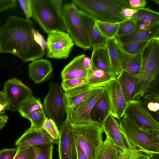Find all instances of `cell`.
Listing matches in <instances>:
<instances>
[{
  "label": "cell",
  "instance_id": "25",
  "mask_svg": "<svg viewBox=\"0 0 159 159\" xmlns=\"http://www.w3.org/2000/svg\"><path fill=\"white\" fill-rule=\"evenodd\" d=\"M116 79L127 103L131 100L134 92L137 82V76L122 70Z\"/></svg>",
  "mask_w": 159,
  "mask_h": 159
},
{
  "label": "cell",
  "instance_id": "8",
  "mask_svg": "<svg viewBox=\"0 0 159 159\" xmlns=\"http://www.w3.org/2000/svg\"><path fill=\"white\" fill-rule=\"evenodd\" d=\"M3 92L7 103L8 110L14 112L18 111L22 103L33 96L30 88L15 78L5 82Z\"/></svg>",
  "mask_w": 159,
  "mask_h": 159
},
{
  "label": "cell",
  "instance_id": "40",
  "mask_svg": "<svg viewBox=\"0 0 159 159\" xmlns=\"http://www.w3.org/2000/svg\"><path fill=\"white\" fill-rule=\"evenodd\" d=\"M42 129L57 142V144L60 132L54 121L51 119L47 117Z\"/></svg>",
  "mask_w": 159,
  "mask_h": 159
},
{
  "label": "cell",
  "instance_id": "4",
  "mask_svg": "<svg viewBox=\"0 0 159 159\" xmlns=\"http://www.w3.org/2000/svg\"><path fill=\"white\" fill-rule=\"evenodd\" d=\"M79 11L73 2L66 4L62 7L61 18L74 43L83 49H89L91 48L90 39Z\"/></svg>",
  "mask_w": 159,
  "mask_h": 159
},
{
  "label": "cell",
  "instance_id": "53",
  "mask_svg": "<svg viewBox=\"0 0 159 159\" xmlns=\"http://www.w3.org/2000/svg\"><path fill=\"white\" fill-rule=\"evenodd\" d=\"M0 103L7 106V101L2 91L0 93Z\"/></svg>",
  "mask_w": 159,
  "mask_h": 159
},
{
  "label": "cell",
  "instance_id": "18",
  "mask_svg": "<svg viewBox=\"0 0 159 159\" xmlns=\"http://www.w3.org/2000/svg\"><path fill=\"white\" fill-rule=\"evenodd\" d=\"M53 71L50 62L41 58L32 61L28 65L30 78L36 84L41 83L47 78Z\"/></svg>",
  "mask_w": 159,
  "mask_h": 159
},
{
  "label": "cell",
  "instance_id": "19",
  "mask_svg": "<svg viewBox=\"0 0 159 159\" xmlns=\"http://www.w3.org/2000/svg\"><path fill=\"white\" fill-rule=\"evenodd\" d=\"M79 13L90 39L91 47L105 45L107 39L100 32L96 24L95 20L81 10H79Z\"/></svg>",
  "mask_w": 159,
  "mask_h": 159
},
{
  "label": "cell",
  "instance_id": "36",
  "mask_svg": "<svg viewBox=\"0 0 159 159\" xmlns=\"http://www.w3.org/2000/svg\"><path fill=\"white\" fill-rule=\"evenodd\" d=\"M151 40L137 41L120 46L126 52L131 55L141 54Z\"/></svg>",
  "mask_w": 159,
  "mask_h": 159
},
{
  "label": "cell",
  "instance_id": "56",
  "mask_svg": "<svg viewBox=\"0 0 159 159\" xmlns=\"http://www.w3.org/2000/svg\"><path fill=\"white\" fill-rule=\"evenodd\" d=\"M152 1L155 2L156 3H157L158 4H159V1L158 0H152Z\"/></svg>",
  "mask_w": 159,
  "mask_h": 159
},
{
  "label": "cell",
  "instance_id": "1",
  "mask_svg": "<svg viewBox=\"0 0 159 159\" xmlns=\"http://www.w3.org/2000/svg\"><path fill=\"white\" fill-rule=\"evenodd\" d=\"M34 23L29 19L10 16L0 27V53H9L24 62L42 58L46 54L34 40Z\"/></svg>",
  "mask_w": 159,
  "mask_h": 159
},
{
  "label": "cell",
  "instance_id": "37",
  "mask_svg": "<svg viewBox=\"0 0 159 159\" xmlns=\"http://www.w3.org/2000/svg\"><path fill=\"white\" fill-rule=\"evenodd\" d=\"M116 159H149L148 154L137 148H127L124 152L118 154Z\"/></svg>",
  "mask_w": 159,
  "mask_h": 159
},
{
  "label": "cell",
  "instance_id": "54",
  "mask_svg": "<svg viewBox=\"0 0 159 159\" xmlns=\"http://www.w3.org/2000/svg\"><path fill=\"white\" fill-rule=\"evenodd\" d=\"M149 157V159H159V153H147Z\"/></svg>",
  "mask_w": 159,
  "mask_h": 159
},
{
  "label": "cell",
  "instance_id": "44",
  "mask_svg": "<svg viewBox=\"0 0 159 159\" xmlns=\"http://www.w3.org/2000/svg\"><path fill=\"white\" fill-rule=\"evenodd\" d=\"M17 152V148H5L0 151V159H13Z\"/></svg>",
  "mask_w": 159,
  "mask_h": 159
},
{
  "label": "cell",
  "instance_id": "6",
  "mask_svg": "<svg viewBox=\"0 0 159 159\" xmlns=\"http://www.w3.org/2000/svg\"><path fill=\"white\" fill-rule=\"evenodd\" d=\"M32 17L44 31H64L62 18L54 8L51 0H31Z\"/></svg>",
  "mask_w": 159,
  "mask_h": 159
},
{
  "label": "cell",
  "instance_id": "48",
  "mask_svg": "<svg viewBox=\"0 0 159 159\" xmlns=\"http://www.w3.org/2000/svg\"><path fill=\"white\" fill-rule=\"evenodd\" d=\"M141 129L145 132L153 141L159 144V131L149 129Z\"/></svg>",
  "mask_w": 159,
  "mask_h": 159
},
{
  "label": "cell",
  "instance_id": "27",
  "mask_svg": "<svg viewBox=\"0 0 159 159\" xmlns=\"http://www.w3.org/2000/svg\"><path fill=\"white\" fill-rule=\"evenodd\" d=\"M116 78L111 74L92 66L89 70L87 85L94 88L104 87Z\"/></svg>",
  "mask_w": 159,
  "mask_h": 159
},
{
  "label": "cell",
  "instance_id": "16",
  "mask_svg": "<svg viewBox=\"0 0 159 159\" xmlns=\"http://www.w3.org/2000/svg\"><path fill=\"white\" fill-rule=\"evenodd\" d=\"M49 143L57 144L43 129H36L30 127L16 141L15 144L17 148H21Z\"/></svg>",
  "mask_w": 159,
  "mask_h": 159
},
{
  "label": "cell",
  "instance_id": "46",
  "mask_svg": "<svg viewBox=\"0 0 159 159\" xmlns=\"http://www.w3.org/2000/svg\"><path fill=\"white\" fill-rule=\"evenodd\" d=\"M129 7L133 9L144 8L147 2L146 0H128Z\"/></svg>",
  "mask_w": 159,
  "mask_h": 159
},
{
  "label": "cell",
  "instance_id": "30",
  "mask_svg": "<svg viewBox=\"0 0 159 159\" xmlns=\"http://www.w3.org/2000/svg\"><path fill=\"white\" fill-rule=\"evenodd\" d=\"M136 13L130 19L135 21L145 22L149 25L159 22V13L149 8L138 9Z\"/></svg>",
  "mask_w": 159,
  "mask_h": 159
},
{
  "label": "cell",
  "instance_id": "35",
  "mask_svg": "<svg viewBox=\"0 0 159 159\" xmlns=\"http://www.w3.org/2000/svg\"><path fill=\"white\" fill-rule=\"evenodd\" d=\"M47 117L43 108L36 110L26 116L25 119L30 121V127L36 129H42Z\"/></svg>",
  "mask_w": 159,
  "mask_h": 159
},
{
  "label": "cell",
  "instance_id": "29",
  "mask_svg": "<svg viewBox=\"0 0 159 159\" xmlns=\"http://www.w3.org/2000/svg\"><path fill=\"white\" fill-rule=\"evenodd\" d=\"M118 154L116 148L106 137L97 148L93 159H116Z\"/></svg>",
  "mask_w": 159,
  "mask_h": 159
},
{
  "label": "cell",
  "instance_id": "47",
  "mask_svg": "<svg viewBox=\"0 0 159 159\" xmlns=\"http://www.w3.org/2000/svg\"><path fill=\"white\" fill-rule=\"evenodd\" d=\"M137 11V9H133L129 7L125 8L122 10L120 15L124 20L129 19L136 13Z\"/></svg>",
  "mask_w": 159,
  "mask_h": 159
},
{
  "label": "cell",
  "instance_id": "34",
  "mask_svg": "<svg viewBox=\"0 0 159 159\" xmlns=\"http://www.w3.org/2000/svg\"><path fill=\"white\" fill-rule=\"evenodd\" d=\"M54 144L49 143L33 146L35 152L33 159H52Z\"/></svg>",
  "mask_w": 159,
  "mask_h": 159
},
{
  "label": "cell",
  "instance_id": "11",
  "mask_svg": "<svg viewBox=\"0 0 159 159\" xmlns=\"http://www.w3.org/2000/svg\"><path fill=\"white\" fill-rule=\"evenodd\" d=\"M124 115L141 129L159 131V121L138 100H131L127 103Z\"/></svg>",
  "mask_w": 159,
  "mask_h": 159
},
{
  "label": "cell",
  "instance_id": "10",
  "mask_svg": "<svg viewBox=\"0 0 159 159\" xmlns=\"http://www.w3.org/2000/svg\"><path fill=\"white\" fill-rule=\"evenodd\" d=\"M104 89V87H99L87 98L74 107H66V120L71 124L93 123L90 118V112L94 104L102 93Z\"/></svg>",
  "mask_w": 159,
  "mask_h": 159
},
{
  "label": "cell",
  "instance_id": "39",
  "mask_svg": "<svg viewBox=\"0 0 159 159\" xmlns=\"http://www.w3.org/2000/svg\"><path fill=\"white\" fill-rule=\"evenodd\" d=\"M87 77L63 80L61 87L65 92L87 84Z\"/></svg>",
  "mask_w": 159,
  "mask_h": 159
},
{
  "label": "cell",
  "instance_id": "24",
  "mask_svg": "<svg viewBox=\"0 0 159 159\" xmlns=\"http://www.w3.org/2000/svg\"><path fill=\"white\" fill-rule=\"evenodd\" d=\"M99 87H93L86 84L65 92L67 107H74L87 98Z\"/></svg>",
  "mask_w": 159,
  "mask_h": 159
},
{
  "label": "cell",
  "instance_id": "50",
  "mask_svg": "<svg viewBox=\"0 0 159 159\" xmlns=\"http://www.w3.org/2000/svg\"><path fill=\"white\" fill-rule=\"evenodd\" d=\"M76 145L77 159H88L83 150L78 146Z\"/></svg>",
  "mask_w": 159,
  "mask_h": 159
},
{
  "label": "cell",
  "instance_id": "20",
  "mask_svg": "<svg viewBox=\"0 0 159 159\" xmlns=\"http://www.w3.org/2000/svg\"><path fill=\"white\" fill-rule=\"evenodd\" d=\"M86 55L82 54L75 57L62 70L61 75L63 80L87 77L89 70L83 65Z\"/></svg>",
  "mask_w": 159,
  "mask_h": 159
},
{
  "label": "cell",
  "instance_id": "51",
  "mask_svg": "<svg viewBox=\"0 0 159 159\" xmlns=\"http://www.w3.org/2000/svg\"><path fill=\"white\" fill-rule=\"evenodd\" d=\"M83 65L84 67L88 70H90L92 67L91 59L89 57H86L83 60Z\"/></svg>",
  "mask_w": 159,
  "mask_h": 159
},
{
  "label": "cell",
  "instance_id": "43",
  "mask_svg": "<svg viewBox=\"0 0 159 159\" xmlns=\"http://www.w3.org/2000/svg\"><path fill=\"white\" fill-rule=\"evenodd\" d=\"M32 32L35 42L39 45L43 51H45L47 48V45L43 37L34 28L32 29Z\"/></svg>",
  "mask_w": 159,
  "mask_h": 159
},
{
  "label": "cell",
  "instance_id": "33",
  "mask_svg": "<svg viewBox=\"0 0 159 159\" xmlns=\"http://www.w3.org/2000/svg\"><path fill=\"white\" fill-rule=\"evenodd\" d=\"M96 1L98 3L103 6L112 12L123 19L120 15L121 11L124 8L129 7L128 2L126 0H96Z\"/></svg>",
  "mask_w": 159,
  "mask_h": 159
},
{
  "label": "cell",
  "instance_id": "42",
  "mask_svg": "<svg viewBox=\"0 0 159 159\" xmlns=\"http://www.w3.org/2000/svg\"><path fill=\"white\" fill-rule=\"evenodd\" d=\"M18 2L26 19H29L32 17V14L31 0H19Z\"/></svg>",
  "mask_w": 159,
  "mask_h": 159
},
{
  "label": "cell",
  "instance_id": "32",
  "mask_svg": "<svg viewBox=\"0 0 159 159\" xmlns=\"http://www.w3.org/2000/svg\"><path fill=\"white\" fill-rule=\"evenodd\" d=\"M119 22H104L95 20L96 24L100 32L107 39L116 37Z\"/></svg>",
  "mask_w": 159,
  "mask_h": 159
},
{
  "label": "cell",
  "instance_id": "57",
  "mask_svg": "<svg viewBox=\"0 0 159 159\" xmlns=\"http://www.w3.org/2000/svg\"><path fill=\"white\" fill-rule=\"evenodd\" d=\"M2 91H0V93H1Z\"/></svg>",
  "mask_w": 159,
  "mask_h": 159
},
{
  "label": "cell",
  "instance_id": "7",
  "mask_svg": "<svg viewBox=\"0 0 159 159\" xmlns=\"http://www.w3.org/2000/svg\"><path fill=\"white\" fill-rule=\"evenodd\" d=\"M44 107L48 118L53 120L59 129L63 122L67 104L64 93L58 83L51 82L44 97Z\"/></svg>",
  "mask_w": 159,
  "mask_h": 159
},
{
  "label": "cell",
  "instance_id": "14",
  "mask_svg": "<svg viewBox=\"0 0 159 159\" xmlns=\"http://www.w3.org/2000/svg\"><path fill=\"white\" fill-rule=\"evenodd\" d=\"M104 87L109 101L110 114L116 119L120 120L124 115L127 103L117 80L116 78Z\"/></svg>",
  "mask_w": 159,
  "mask_h": 159
},
{
  "label": "cell",
  "instance_id": "2",
  "mask_svg": "<svg viewBox=\"0 0 159 159\" xmlns=\"http://www.w3.org/2000/svg\"><path fill=\"white\" fill-rule=\"evenodd\" d=\"M159 38L152 39L141 54V63L131 100H138L159 82Z\"/></svg>",
  "mask_w": 159,
  "mask_h": 159
},
{
  "label": "cell",
  "instance_id": "28",
  "mask_svg": "<svg viewBox=\"0 0 159 159\" xmlns=\"http://www.w3.org/2000/svg\"><path fill=\"white\" fill-rule=\"evenodd\" d=\"M120 63L122 70L132 75L137 76L141 66V54H130L121 48Z\"/></svg>",
  "mask_w": 159,
  "mask_h": 159
},
{
  "label": "cell",
  "instance_id": "15",
  "mask_svg": "<svg viewBox=\"0 0 159 159\" xmlns=\"http://www.w3.org/2000/svg\"><path fill=\"white\" fill-rule=\"evenodd\" d=\"M102 127L107 138L115 146L118 154L127 149L120 131L119 123L116 119L109 114L102 124Z\"/></svg>",
  "mask_w": 159,
  "mask_h": 159
},
{
  "label": "cell",
  "instance_id": "55",
  "mask_svg": "<svg viewBox=\"0 0 159 159\" xmlns=\"http://www.w3.org/2000/svg\"><path fill=\"white\" fill-rule=\"evenodd\" d=\"M6 110H8L7 106L0 103V115L4 113Z\"/></svg>",
  "mask_w": 159,
  "mask_h": 159
},
{
  "label": "cell",
  "instance_id": "13",
  "mask_svg": "<svg viewBox=\"0 0 159 159\" xmlns=\"http://www.w3.org/2000/svg\"><path fill=\"white\" fill-rule=\"evenodd\" d=\"M81 11L100 21L119 22L124 20L116 15L96 0H72Z\"/></svg>",
  "mask_w": 159,
  "mask_h": 159
},
{
  "label": "cell",
  "instance_id": "41",
  "mask_svg": "<svg viewBox=\"0 0 159 159\" xmlns=\"http://www.w3.org/2000/svg\"><path fill=\"white\" fill-rule=\"evenodd\" d=\"M17 152L13 159H33L35 152L34 147L17 148Z\"/></svg>",
  "mask_w": 159,
  "mask_h": 159
},
{
  "label": "cell",
  "instance_id": "26",
  "mask_svg": "<svg viewBox=\"0 0 159 159\" xmlns=\"http://www.w3.org/2000/svg\"><path fill=\"white\" fill-rule=\"evenodd\" d=\"M91 59L92 66L111 73L110 61L105 45L93 48Z\"/></svg>",
  "mask_w": 159,
  "mask_h": 159
},
{
  "label": "cell",
  "instance_id": "45",
  "mask_svg": "<svg viewBox=\"0 0 159 159\" xmlns=\"http://www.w3.org/2000/svg\"><path fill=\"white\" fill-rule=\"evenodd\" d=\"M16 0H0V12L4 10L14 8L16 6Z\"/></svg>",
  "mask_w": 159,
  "mask_h": 159
},
{
  "label": "cell",
  "instance_id": "5",
  "mask_svg": "<svg viewBox=\"0 0 159 159\" xmlns=\"http://www.w3.org/2000/svg\"><path fill=\"white\" fill-rule=\"evenodd\" d=\"M71 124L76 145L83 150L88 159H93L97 148L103 142L101 125L91 123Z\"/></svg>",
  "mask_w": 159,
  "mask_h": 159
},
{
  "label": "cell",
  "instance_id": "23",
  "mask_svg": "<svg viewBox=\"0 0 159 159\" xmlns=\"http://www.w3.org/2000/svg\"><path fill=\"white\" fill-rule=\"evenodd\" d=\"M106 47L110 59L111 73L116 77L122 70L120 63V46L116 37L107 39Z\"/></svg>",
  "mask_w": 159,
  "mask_h": 159
},
{
  "label": "cell",
  "instance_id": "17",
  "mask_svg": "<svg viewBox=\"0 0 159 159\" xmlns=\"http://www.w3.org/2000/svg\"><path fill=\"white\" fill-rule=\"evenodd\" d=\"M159 22H157L152 24L145 30L136 29L129 34L116 38L121 46L134 42L159 38Z\"/></svg>",
  "mask_w": 159,
  "mask_h": 159
},
{
  "label": "cell",
  "instance_id": "21",
  "mask_svg": "<svg viewBox=\"0 0 159 159\" xmlns=\"http://www.w3.org/2000/svg\"><path fill=\"white\" fill-rule=\"evenodd\" d=\"M110 114V107L109 101L107 94L104 88L102 93L91 111L90 118L93 123L101 125L103 121Z\"/></svg>",
  "mask_w": 159,
  "mask_h": 159
},
{
  "label": "cell",
  "instance_id": "12",
  "mask_svg": "<svg viewBox=\"0 0 159 159\" xmlns=\"http://www.w3.org/2000/svg\"><path fill=\"white\" fill-rule=\"evenodd\" d=\"M59 132L57 143L59 159H77L76 145L71 123L66 119Z\"/></svg>",
  "mask_w": 159,
  "mask_h": 159
},
{
  "label": "cell",
  "instance_id": "3",
  "mask_svg": "<svg viewBox=\"0 0 159 159\" xmlns=\"http://www.w3.org/2000/svg\"><path fill=\"white\" fill-rule=\"evenodd\" d=\"M119 122L120 131L127 148H137L146 153H159V144L131 119L124 115Z\"/></svg>",
  "mask_w": 159,
  "mask_h": 159
},
{
  "label": "cell",
  "instance_id": "49",
  "mask_svg": "<svg viewBox=\"0 0 159 159\" xmlns=\"http://www.w3.org/2000/svg\"><path fill=\"white\" fill-rule=\"evenodd\" d=\"M51 1L55 10L58 15L61 17L63 1L62 0H51Z\"/></svg>",
  "mask_w": 159,
  "mask_h": 159
},
{
  "label": "cell",
  "instance_id": "52",
  "mask_svg": "<svg viewBox=\"0 0 159 159\" xmlns=\"http://www.w3.org/2000/svg\"><path fill=\"white\" fill-rule=\"evenodd\" d=\"M8 117L6 115H0V129H1L6 124Z\"/></svg>",
  "mask_w": 159,
  "mask_h": 159
},
{
  "label": "cell",
  "instance_id": "22",
  "mask_svg": "<svg viewBox=\"0 0 159 159\" xmlns=\"http://www.w3.org/2000/svg\"><path fill=\"white\" fill-rule=\"evenodd\" d=\"M137 100L159 121V83L153 85Z\"/></svg>",
  "mask_w": 159,
  "mask_h": 159
},
{
  "label": "cell",
  "instance_id": "38",
  "mask_svg": "<svg viewBox=\"0 0 159 159\" xmlns=\"http://www.w3.org/2000/svg\"><path fill=\"white\" fill-rule=\"evenodd\" d=\"M136 21L130 19H125L119 22L116 37H120L129 34L136 30Z\"/></svg>",
  "mask_w": 159,
  "mask_h": 159
},
{
  "label": "cell",
  "instance_id": "31",
  "mask_svg": "<svg viewBox=\"0 0 159 159\" xmlns=\"http://www.w3.org/2000/svg\"><path fill=\"white\" fill-rule=\"evenodd\" d=\"M43 108L39 99L32 96L25 100L20 107L18 111L25 118L33 112Z\"/></svg>",
  "mask_w": 159,
  "mask_h": 159
},
{
  "label": "cell",
  "instance_id": "9",
  "mask_svg": "<svg viewBox=\"0 0 159 159\" xmlns=\"http://www.w3.org/2000/svg\"><path fill=\"white\" fill-rule=\"evenodd\" d=\"M46 42L47 57L49 58H67L74 45L70 35L63 31H54L48 33Z\"/></svg>",
  "mask_w": 159,
  "mask_h": 159
}]
</instances>
